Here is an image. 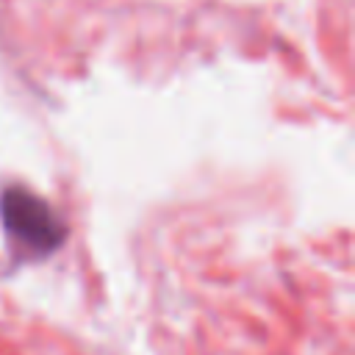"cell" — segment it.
Masks as SVG:
<instances>
[{
	"mask_svg": "<svg viewBox=\"0 0 355 355\" xmlns=\"http://www.w3.org/2000/svg\"><path fill=\"white\" fill-rule=\"evenodd\" d=\"M0 219H3L8 247L19 261L47 258L67 239L64 219L55 214V208L25 186L3 189Z\"/></svg>",
	"mask_w": 355,
	"mask_h": 355,
	"instance_id": "6da1fadb",
	"label": "cell"
}]
</instances>
